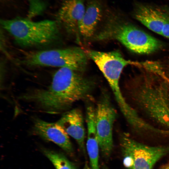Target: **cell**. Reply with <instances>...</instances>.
I'll use <instances>...</instances> for the list:
<instances>
[{"mask_svg": "<svg viewBox=\"0 0 169 169\" xmlns=\"http://www.w3.org/2000/svg\"><path fill=\"white\" fill-rule=\"evenodd\" d=\"M82 73L68 68H60L47 88L33 89L23 94L22 99L51 114L65 111L77 101L90 100L96 83Z\"/></svg>", "mask_w": 169, "mask_h": 169, "instance_id": "1", "label": "cell"}, {"mask_svg": "<svg viewBox=\"0 0 169 169\" xmlns=\"http://www.w3.org/2000/svg\"><path fill=\"white\" fill-rule=\"evenodd\" d=\"M101 24V30L95 36L97 40H116L140 54H152L163 47L161 41L136 26L118 8L109 6Z\"/></svg>", "mask_w": 169, "mask_h": 169, "instance_id": "2", "label": "cell"}, {"mask_svg": "<svg viewBox=\"0 0 169 169\" xmlns=\"http://www.w3.org/2000/svg\"><path fill=\"white\" fill-rule=\"evenodd\" d=\"M155 74L135 80L127 91L138 109L169 129V81Z\"/></svg>", "mask_w": 169, "mask_h": 169, "instance_id": "3", "label": "cell"}, {"mask_svg": "<svg viewBox=\"0 0 169 169\" xmlns=\"http://www.w3.org/2000/svg\"><path fill=\"white\" fill-rule=\"evenodd\" d=\"M1 24L18 44L25 47L48 45L57 40L60 35L59 25L56 21H34L17 18L2 19Z\"/></svg>", "mask_w": 169, "mask_h": 169, "instance_id": "4", "label": "cell"}, {"mask_svg": "<svg viewBox=\"0 0 169 169\" xmlns=\"http://www.w3.org/2000/svg\"><path fill=\"white\" fill-rule=\"evenodd\" d=\"M88 57L85 51L74 47L29 52L25 54L22 62L30 66L66 67L82 73Z\"/></svg>", "mask_w": 169, "mask_h": 169, "instance_id": "5", "label": "cell"}, {"mask_svg": "<svg viewBox=\"0 0 169 169\" xmlns=\"http://www.w3.org/2000/svg\"><path fill=\"white\" fill-rule=\"evenodd\" d=\"M120 144L123 164L127 169H152L160 159L169 153V147L151 146L121 133Z\"/></svg>", "mask_w": 169, "mask_h": 169, "instance_id": "6", "label": "cell"}, {"mask_svg": "<svg viewBox=\"0 0 169 169\" xmlns=\"http://www.w3.org/2000/svg\"><path fill=\"white\" fill-rule=\"evenodd\" d=\"M116 114L108 92L102 89L95 107V119L100 149L105 158L109 157L112 151L113 129Z\"/></svg>", "mask_w": 169, "mask_h": 169, "instance_id": "7", "label": "cell"}, {"mask_svg": "<svg viewBox=\"0 0 169 169\" xmlns=\"http://www.w3.org/2000/svg\"><path fill=\"white\" fill-rule=\"evenodd\" d=\"M131 14L153 32L169 39V5L133 0Z\"/></svg>", "mask_w": 169, "mask_h": 169, "instance_id": "8", "label": "cell"}, {"mask_svg": "<svg viewBox=\"0 0 169 169\" xmlns=\"http://www.w3.org/2000/svg\"><path fill=\"white\" fill-rule=\"evenodd\" d=\"M85 51L88 57L97 65L109 85L119 83L123 68L127 65L136 64L125 59L117 50L104 52L90 49Z\"/></svg>", "mask_w": 169, "mask_h": 169, "instance_id": "9", "label": "cell"}, {"mask_svg": "<svg viewBox=\"0 0 169 169\" xmlns=\"http://www.w3.org/2000/svg\"><path fill=\"white\" fill-rule=\"evenodd\" d=\"M85 8V0H62L56 14V21L67 33L77 38L79 23Z\"/></svg>", "mask_w": 169, "mask_h": 169, "instance_id": "10", "label": "cell"}, {"mask_svg": "<svg viewBox=\"0 0 169 169\" xmlns=\"http://www.w3.org/2000/svg\"><path fill=\"white\" fill-rule=\"evenodd\" d=\"M109 6L107 0H85L84 13L79 25V34L83 38L87 40L94 36Z\"/></svg>", "mask_w": 169, "mask_h": 169, "instance_id": "11", "label": "cell"}, {"mask_svg": "<svg viewBox=\"0 0 169 169\" xmlns=\"http://www.w3.org/2000/svg\"><path fill=\"white\" fill-rule=\"evenodd\" d=\"M33 121L32 130L34 134L54 143L67 153L73 154V148L69 136L57 121L49 122L38 118H34Z\"/></svg>", "mask_w": 169, "mask_h": 169, "instance_id": "12", "label": "cell"}, {"mask_svg": "<svg viewBox=\"0 0 169 169\" xmlns=\"http://www.w3.org/2000/svg\"><path fill=\"white\" fill-rule=\"evenodd\" d=\"M57 122L69 136L76 140L80 149L85 152V132L84 117L81 110L76 108L65 112Z\"/></svg>", "mask_w": 169, "mask_h": 169, "instance_id": "13", "label": "cell"}, {"mask_svg": "<svg viewBox=\"0 0 169 169\" xmlns=\"http://www.w3.org/2000/svg\"><path fill=\"white\" fill-rule=\"evenodd\" d=\"M95 107L91 103L86 108V121L87 130L86 148L91 169H100L99 164L100 149L95 126Z\"/></svg>", "mask_w": 169, "mask_h": 169, "instance_id": "14", "label": "cell"}, {"mask_svg": "<svg viewBox=\"0 0 169 169\" xmlns=\"http://www.w3.org/2000/svg\"><path fill=\"white\" fill-rule=\"evenodd\" d=\"M42 151L56 169H76L75 164L62 153L46 148Z\"/></svg>", "mask_w": 169, "mask_h": 169, "instance_id": "15", "label": "cell"}, {"mask_svg": "<svg viewBox=\"0 0 169 169\" xmlns=\"http://www.w3.org/2000/svg\"><path fill=\"white\" fill-rule=\"evenodd\" d=\"M161 169H169V163L163 165L161 167Z\"/></svg>", "mask_w": 169, "mask_h": 169, "instance_id": "16", "label": "cell"}, {"mask_svg": "<svg viewBox=\"0 0 169 169\" xmlns=\"http://www.w3.org/2000/svg\"><path fill=\"white\" fill-rule=\"evenodd\" d=\"M103 169H109L107 167L104 166H103Z\"/></svg>", "mask_w": 169, "mask_h": 169, "instance_id": "17", "label": "cell"}]
</instances>
